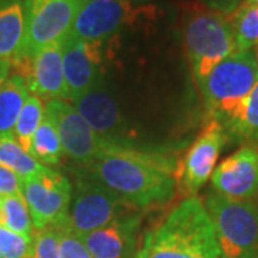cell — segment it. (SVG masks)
Returning a JSON list of instances; mask_svg holds the SVG:
<instances>
[{
    "instance_id": "30bf717a",
    "label": "cell",
    "mask_w": 258,
    "mask_h": 258,
    "mask_svg": "<svg viewBox=\"0 0 258 258\" xmlns=\"http://www.w3.org/2000/svg\"><path fill=\"white\" fill-rule=\"evenodd\" d=\"M45 116L53 122L63 154L85 168L92 162L102 151L103 139L96 135L89 123L79 115L72 105L60 99L47 101Z\"/></svg>"
},
{
    "instance_id": "5b68a950",
    "label": "cell",
    "mask_w": 258,
    "mask_h": 258,
    "mask_svg": "<svg viewBox=\"0 0 258 258\" xmlns=\"http://www.w3.org/2000/svg\"><path fill=\"white\" fill-rule=\"evenodd\" d=\"M204 203L222 258L258 255L257 204L231 200L217 192L207 194Z\"/></svg>"
},
{
    "instance_id": "ffe728a7",
    "label": "cell",
    "mask_w": 258,
    "mask_h": 258,
    "mask_svg": "<svg viewBox=\"0 0 258 258\" xmlns=\"http://www.w3.org/2000/svg\"><path fill=\"white\" fill-rule=\"evenodd\" d=\"M29 154L40 165L47 168L57 165L60 162V158L63 155V148L53 122L46 116L43 118L32 138Z\"/></svg>"
},
{
    "instance_id": "603a6c76",
    "label": "cell",
    "mask_w": 258,
    "mask_h": 258,
    "mask_svg": "<svg viewBox=\"0 0 258 258\" xmlns=\"http://www.w3.org/2000/svg\"><path fill=\"white\" fill-rule=\"evenodd\" d=\"M0 212L3 217V227L26 237H33L35 227L22 195L0 197Z\"/></svg>"
},
{
    "instance_id": "4fadbf2b",
    "label": "cell",
    "mask_w": 258,
    "mask_h": 258,
    "mask_svg": "<svg viewBox=\"0 0 258 258\" xmlns=\"http://www.w3.org/2000/svg\"><path fill=\"white\" fill-rule=\"evenodd\" d=\"M131 0H83L71 35L85 42H101L132 19Z\"/></svg>"
},
{
    "instance_id": "d6a6232c",
    "label": "cell",
    "mask_w": 258,
    "mask_h": 258,
    "mask_svg": "<svg viewBox=\"0 0 258 258\" xmlns=\"http://www.w3.org/2000/svg\"><path fill=\"white\" fill-rule=\"evenodd\" d=\"M74 2H78V3H82L83 0H74Z\"/></svg>"
},
{
    "instance_id": "9c48e42d",
    "label": "cell",
    "mask_w": 258,
    "mask_h": 258,
    "mask_svg": "<svg viewBox=\"0 0 258 258\" xmlns=\"http://www.w3.org/2000/svg\"><path fill=\"white\" fill-rule=\"evenodd\" d=\"M227 132L215 119H210L189 147L175 172L176 184L185 197H195L215 169V164L227 142Z\"/></svg>"
},
{
    "instance_id": "3957f363",
    "label": "cell",
    "mask_w": 258,
    "mask_h": 258,
    "mask_svg": "<svg viewBox=\"0 0 258 258\" xmlns=\"http://www.w3.org/2000/svg\"><path fill=\"white\" fill-rule=\"evenodd\" d=\"M258 82L252 50L235 52L212 69L198 88L211 119L222 128L238 118L242 105Z\"/></svg>"
},
{
    "instance_id": "1f68e13d",
    "label": "cell",
    "mask_w": 258,
    "mask_h": 258,
    "mask_svg": "<svg viewBox=\"0 0 258 258\" xmlns=\"http://www.w3.org/2000/svg\"><path fill=\"white\" fill-rule=\"evenodd\" d=\"M248 3H251V5H255V6H258V0H247Z\"/></svg>"
},
{
    "instance_id": "d4e9b609",
    "label": "cell",
    "mask_w": 258,
    "mask_h": 258,
    "mask_svg": "<svg viewBox=\"0 0 258 258\" xmlns=\"http://www.w3.org/2000/svg\"><path fill=\"white\" fill-rule=\"evenodd\" d=\"M32 258H60V224L35 231Z\"/></svg>"
},
{
    "instance_id": "cb8c5ba5",
    "label": "cell",
    "mask_w": 258,
    "mask_h": 258,
    "mask_svg": "<svg viewBox=\"0 0 258 258\" xmlns=\"http://www.w3.org/2000/svg\"><path fill=\"white\" fill-rule=\"evenodd\" d=\"M43 118H45V105L42 103V99H39L35 95H29L13 131V135L19 142V145L26 152H29L32 138L39 125L42 123Z\"/></svg>"
},
{
    "instance_id": "ac0fdd59",
    "label": "cell",
    "mask_w": 258,
    "mask_h": 258,
    "mask_svg": "<svg viewBox=\"0 0 258 258\" xmlns=\"http://www.w3.org/2000/svg\"><path fill=\"white\" fill-rule=\"evenodd\" d=\"M28 98V85L19 75L9 76V79L0 86V135L13 134Z\"/></svg>"
},
{
    "instance_id": "2e32d148",
    "label": "cell",
    "mask_w": 258,
    "mask_h": 258,
    "mask_svg": "<svg viewBox=\"0 0 258 258\" xmlns=\"http://www.w3.org/2000/svg\"><path fill=\"white\" fill-rule=\"evenodd\" d=\"M141 217L120 214L109 224L79 235L93 258H129L134 252Z\"/></svg>"
},
{
    "instance_id": "4dcf8cb0",
    "label": "cell",
    "mask_w": 258,
    "mask_h": 258,
    "mask_svg": "<svg viewBox=\"0 0 258 258\" xmlns=\"http://www.w3.org/2000/svg\"><path fill=\"white\" fill-rule=\"evenodd\" d=\"M252 56H254V63H255V68H257L258 72V46H255L252 49Z\"/></svg>"
},
{
    "instance_id": "52a82bcc",
    "label": "cell",
    "mask_w": 258,
    "mask_h": 258,
    "mask_svg": "<svg viewBox=\"0 0 258 258\" xmlns=\"http://www.w3.org/2000/svg\"><path fill=\"white\" fill-rule=\"evenodd\" d=\"M35 231L59 225L68 220L72 201V185L57 171L22 179V191Z\"/></svg>"
},
{
    "instance_id": "7402d4cb",
    "label": "cell",
    "mask_w": 258,
    "mask_h": 258,
    "mask_svg": "<svg viewBox=\"0 0 258 258\" xmlns=\"http://www.w3.org/2000/svg\"><path fill=\"white\" fill-rule=\"evenodd\" d=\"M224 129L227 137L258 145V82L244 102L238 118Z\"/></svg>"
},
{
    "instance_id": "836d02e7",
    "label": "cell",
    "mask_w": 258,
    "mask_h": 258,
    "mask_svg": "<svg viewBox=\"0 0 258 258\" xmlns=\"http://www.w3.org/2000/svg\"><path fill=\"white\" fill-rule=\"evenodd\" d=\"M249 258H258V255H254V257H249Z\"/></svg>"
},
{
    "instance_id": "8fae6325",
    "label": "cell",
    "mask_w": 258,
    "mask_h": 258,
    "mask_svg": "<svg viewBox=\"0 0 258 258\" xmlns=\"http://www.w3.org/2000/svg\"><path fill=\"white\" fill-rule=\"evenodd\" d=\"M19 76L25 79L29 92L39 99H66L62 43H55L39 50L32 57H19L12 62Z\"/></svg>"
},
{
    "instance_id": "5bb4252c",
    "label": "cell",
    "mask_w": 258,
    "mask_h": 258,
    "mask_svg": "<svg viewBox=\"0 0 258 258\" xmlns=\"http://www.w3.org/2000/svg\"><path fill=\"white\" fill-rule=\"evenodd\" d=\"M66 99L75 101L99 83L101 56L98 42H85L69 36L62 42Z\"/></svg>"
},
{
    "instance_id": "ba28073f",
    "label": "cell",
    "mask_w": 258,
    "mask_h": 258,
    "mask_svg": "<svg viewBox=\"0 0 258 258\" xmlns=\"http://www.w3.org/2000/svg\"><path fill=\"white\" fill-rule=\"evenodd\" d=\"M128 204L86 174L78 175L68 221L78 234H88L126 212Z\"/></svg>"
},
{
    "instance_id": "f1b7e54d",
    "label": "cell",
    "mask_w": 258,
    "mask_h": 258,
    "mask_svg": "<svg viewBox=\"0 0 258 258\" xmlns=\"http://www.w3.org/2000/svg\"><path fill=\"white\" fill-rule=\"evenodd\" d=\"M247 0H203V3L208 9L217 10L222 15H231L240 8Z\"/></svg>"
},
{
    "instance_id": "44dd1931",
    "label": "cell",
    "mask_w": 258,
    "mask_h": 258,
    "mask_svg": "<svg viewBox=\"0 0 258 258\" xmlns=\"http://www.w3.org/2000/svg\"><path fill=\"white\" fill-rule=\"evenodd\" d=\"M227 16L230 19L238 52H248L258 46V6L245 2Z\"/></svg>"
},
{
    "instance_id": "7c38bea8",
    "label": "cell",
    "mask_w": 258,
    "mask_h": 258,
    "mask_svg": "<svg viewBox=\"0 0 258 258\" xmlns=\"http://www.w3.org/2000/svg\"><path fill=\"white\" fill-rule=\"evenodd\" d=\"M214 192L231 200L252 201L258 197V145L244 144L214 169Z\"/></svg>"
},
{
    "instance_id": "484cf974",
    "label": "cell",
    "mask_w": 258,
    "mask_h": 258,
    "mask_svg": "<svg viewBox=\"0 0 258 258\" xmlns=\"http://www.w3.org/2000/svg\"><path fill=\"white\" fill-rule=\"evenodd\" d=\"M0 258H32V237L0 227Z\"/></svg>"
},
{
    "instance_id": "4316f807",
    "label": "cell",
    "mask_w": 258,
    "mask_h": 258,
    "mask_svg": "<svg viewBox=\"0 0 258 258\" xmlns=\"http://www.w3.org/2000/svg\"><path fill=\"white\" fill-rule=\"evenodd\" d=\"M60 258H93L68 220L60 224Z\"/></svg>"
},
{
    "instance_id": "7a4b0ae2",
    "label": "cell",
    "mask_w": 258,
    "mask_h": 258,
    "mask_svg": "<svg viewBox=\"0 0 258 258\" xmlns=\"http://www.w3.org/2000/svg\"><path fill=\"white\" fill-rule=\"evenodd\" d=\"M135 258H222L203 201L188 197L147 232Z\"/></svg>"
},
{
    "instance_id": "d6986e66",
    "label": "cell",
    "mask_w": 258,
    "mask_h": 258,
    "mask_svg": "<svg viewBox=\"0 0 258 258\" xmlns=\"http://www.w3.org/2000/svg\"><path fill=\"white\" fill-rule=\"evenodd\" d=\"M0 166L15 172L22 179L47 172L50 168L40 165L19 145L13 134L0 135Z\"/></svg>"
},
{
    "instance_id": "277c9868",
    "label": "cell",
    "mask_w": 258,
    "mask_h": 258,
    "mask_svg": "<svg viewBox=\"0 0 258 258\" xmlns=\"http://www.w3.org/2000/svg\"><path fill=\"white\" fill-rule=\"evenodd\" d=\"M184 43L197 83L203 82L225 57L238 52L228 16L208 8L189 12L185 20Z\"/></svg>"
},
{
    "instance_id": "83f0119b",
    "label": "cell",
    "mask_w": 258,
    "mask_h": 258,
    "mask_svg": "<svg viewBox=\"0 0 258 258\" xmlns=\"http://www.w3.org/2000/svg\"><path fill=\"white\" fill-rule=\"evenodd\" d=\"M22 191V178L15 172L0 166V197L20 195Z\"/></svg>"
},
{
    "instance_id": "e0dca14e",
    "label": "cell",
    "mask_w": 258,
    "mask_h": 258,
    "mask_svg": "<svg viewBox=\"0 0 258 258\" xmlns=\"http://www.w3.org/2000/svg\"><path fill=\"white\" fill-rule=\"evenodd\" d=\"M28 0H0V60H15L25 43Z\"/></svg>"
},
{
    "instance_id": "6da1fadb",
    "label": "cell",
    "mask_w": 258,
    "mask_h": 258,
    "mask_svg": "<svg viewBox=\"0 0 258 258\" xmlns=\"http://www.w3.org/2000/svg\"><path fill=\"white\" fill-rule=\"evenodd\" d=\"M176 168L175 161L162 152L105 141L98 157L85 168V174L129 207L148 208L174 197Z\"/></svg>"
},
{
    "instance_id": "8992f818",
    "label": "cell",
    "mask_w": 258,
    "mask_h": 258,
    "mask_svg": "<svg viewBox=\"0 0 258 258\" xmlns=\"http://www.w3.org/2000/svg\"><path fill=\"white\" fill-rule=\"evenodd\" d=\"M79 6L74 0H28L26 36L16 59L32 57L45 47L62 43L72 32Z\"/></svg>"
},
{
    "instance_id": "f546056e",
    "label": "cell",
    "mask_w": 258,
    "mask_h": 258,
    "mask_svg": "<svg viewBox=\"0 0 258 258\" xmlns=\"http://www.w3.org/2000/svg\"><path fill=\"white\" fill-rule=\"evenodd\" d=\"M12 72V60H0V86L9 79Z\"/></svg>"
},
{
    "instance_id": "9a60e30c",
    "label": "cell",
    "mask_w": 258,
    "mask_h": 258,
    "mask_svg": "<svg viewBox=\"0 0 258 258\" xmlns=\"http://www.w3.org/2000/svg\"><path fill=\"white\" fill-rule=\"evenodd\" d=\"M72 102L75 109L103 141L113 144H131L122 138L125 126L118 103L101 82Z\"/></svg>"
}]
</instances>
